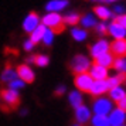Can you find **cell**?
I'll return each instance as SVG.
<instances>
[{
  "label": "cell",
  "instance_id": "6da1fadb",
  "mask_svg": "<svg viewBox=\"0 0 126 126\" xmlns=\"http://www.w3.org/2000/svg\"><path fill=\"white\" fill-rule=\"evenodd\" d=\"M0 99L3 101L1 109L4 112H10L18 108L20 105V95L17 91H13L10 88H3L0 89Z\"/></svg>",
  "mask_w": 126,
  "mask_h": 126
},
{
  "label": "cell",
  "instance_id": "7a4b0ae2",
  "mask_svg": "<svg viewBox=\"0 0 126 126\" xmlns=\"http://www.w3.org/2000/svg\"><path fill=\"white\" fill-rule=\"evenodd\" d=\"M41 24L46 26L48 30H51L54 34H63L65 31V24H64L63 16L58 13H47L44 17L41 18Z\"/></svg>",
  "mask_w": 126,
  "mask_h": 126
},
{
  "label": "cell",
  "instance_id": "3957f363",
  "mask_svg": "<svg viewBox=\"0 0 126 126\" xmlns=\"http://www.w3.org/2000/svg\"><path fill=\"white\" fill-rule=\"evenodd\" d=\"M91 60L84 55V54H77L72 57V60L69 61L68 67H69V71L72 72L74 75H78V74H85L89 71L91 68Z\"/></svg>",
  "mask_w": 126,
  "mask_h": 126
},
{
  "label": "cell",
  "instance_id": "277c9868",
  "mask_svg": "<svg viewBox=\"0 0 126 126\" xmlns=\"http://www.w3.org/2000/svg\"><path fill=\"white\" fill-rule=\"evenodd\" d=\"M112 106H113V102L108 99V98H95L94 99V103H92V110L95 115H102V116H108L110 112H112Z\"/></svg>",
  "mask_w": 126,
  "mask_h": 126
},
{
  "label": "cell",
  "instance_id": "5b68a950",
  "mask_svg": "<svg viewBox=\"0 0 126 126\" xmlns=\"http://www.w3.org/2000/svg\"><path fill=\"white\" fill-rule=\"evenodd\" d=\"M92 84H94V79L89 75V72H85V74H78L74 77V85L77 88V91H79L81 94L85 92L88 94L89 89H91Z\"/></svg>",
  "mask_w": 126,
  "mask_h": 126
},
{
  "label": "cell",
  "instance_id": "8992f818",
  "mask_svg": "<svg viewBox=\"0 0 126 126\" xmlns=\"http://www.w3.org/2000/svg\"><path fill=\"white\" fill-rule=\"evenodd\" d=\"M16 72H17V78L21 79L24 84H33L35 79L34 71L27 64H20V65H17L16 67Z\"/></svg>",
  "mask_w": 126,
  "mask_h": 126
},
{
  "label": "cell",
  "instance_id": "52a82bcc",
  "mask_svg": "<svg viewBox=\"0 0 126 126\" xmlns=\"http://www.w3.org/2000/svg\"><path fill=\"white\" fill-rule=\"evenodd\" d=\"M109 48H110V43L105 38H99L98 41H95L94 44L89 48V52H91V57L95 60L99 55H102L105 52H109Z\"/></svg>",
  "mask_w": 126,
  "mask_h": 126
},
{
  "label": "cell",
  "instance_id": "ba28073f",
  "mask_svg": "<svg viewBox=\"0 0 126 126\" xmlns=\"http://www.w3.org/2000/svg\"><path fill=\"white\" fill-rule=\"evenodd\" d=\"M41 24V18L40 16L37 14L35 12H31L27 14V17L24 18L23 21V30L26 31V33H29V34H31L33 31H34L38 26Z\"/></svg>",
  "mask_w": 126,
  "mask_h": 126
},
{
  "label": "cell",
  "instance_id": "9c48e42d",
  "mask_svg": "<svg viewBox=\"0 0 126 126\" xmlns=\"http://www.w3.org/2000/svg\"><path fill=\"white\" fill-rule=\"evenodd\" d=\"M110 54L115 58H126V38L123 40H113L109 48Z\"/></svg>",
  "mask_w": 126,
  "mask_h": 126
},
{
  "label": "cell",
  "instance_id": "30bf717a",
  "mask_svg": "<svg viewBox=\"0 0 126 126\" xmlns=\"http://www.w3.org/2000/svg\"><path fill=\"white\" fill-rule=\"evenodd\" d=\"M75 120H77V123H79V125H86L88 122H91V109L88 108L86 105H81L78 108L75 109Z\"/></svg>",
  "mask_w": 126,
  "mask_h": 126
},
{
  "label": "cell",
  "instance_id": "8fae6325",
  "mask_svg": "<svg viewBox=\"0 0 126 126\" xmlns=\"http://www.w3.org/2000/svg\"><path fill=\"white\" fill-rule=\"evenodd\" d=\"M108 92H109V86L106 81H94V84H92L88 94L94 98H101L102 95L108 94Z\"/></svg>",
  "mask_w": 126,
  "mask_h": 126
},
{
  "label": "cell",
  "instance_id": "7c38bea8",
  "mask_svg": "<svg viewBox=\"0 0 126 126\" xmlns=\"http://www.w3.org/2000/svg\"><path fill=\"white\" fill-rule=\"evenodd\" d=\"M108 119H109V126H123L126 122V112H123L118 108L112 109Z\"/></svg>",
  "mask_w": 126,
  "mask_h": 126
},
{
  "label": "cell",
  "instance_id": "4fadbf2b",
  "mask_svg": "<svg viewBox=\"0 0 126 126\" xmlns=\"http://www.w3.org/2000/svg\"><path fill=\"white\" fill-rule=\"evenodd\" d=\"M109 69L108 68H103L101 65H96V64H92L91 68H89V75L92 77L94 81H106L109 77Z\"/></svg>",
  "mask_w": 126,
  "mask_h": 126
},
{
  "label": "cell",
  "instance_id": "5bb4252c",
  "mask_svg": "<svg viewBox=\"0 0 126 126\" xmlns=\"http://www.w3.org/2000/svg\"><path fill=\"white\" fill-rule=\"evenodd\" d=\"M108 31L115 40H123V38H126V30L120 24L116 23V21H112V23L109 24Z\"/></svg>",
  "mask_w": 126,
  "mask_h": 126
},
{
  "label": "cell",
  "instance_id": "9a60e30c",
  "mask_svg": "<svg viewBox=\"0 0 126 126\" xmlns=\"http://www.w3.org/2000/svg\"><path fill=\"white\" fill-rule=\"evenodd\" d=\"M113 63H115V57L110 54V51L105 52V54H102V55H99L98 58H95V60H94V64L101 65V67H103V68H108V69L113 67Z\"/></svg>",
  "mask_w": 126,
  "mask_h": 126
},
{
  "label": "cell",
  "instance_id": "2e32d148",
  "mask_svg": "<svg viewBox=\"0 0 126 126\" xmlns=\"http://www.w3.org/2000/svg\"><path fill=\"white\" fill-rule=\"evenodd\" d=\"M68 6V0H50L46 4L47 13H58Z\"/></svg>",
  "mask_w": 126,
  "mask_h": 126
},
{
  "label": "cell",
  "instance_id": "e0dca14e",
  "mask_svg": "<svg viewBox=\"0 0 126 126\" xmlns=\"http://www.w3.org/2000/svg\"><path fill=\"white\" fill-rule=\"evenodd\" d=\"M17 78V72H16V68H13L10 64H6V67H4V69L1 71V75H0V79H1V82H6L7 85L12 82V81H14Z\"/></svg>",
  "mask_w": 126,
  "mask_h": 126
},
{
  "label": "cell",
  "instance_id": "ac0fdd59",
  "mask_svg": "<svg viewBox=\"0 0 126 126\" xmlns=\"http://www.w3.org/2000/svg\"><path fill=\"white\" fill-rule=\"evenodd\" d=\"M106 82H108L109 89H112L115 86H120L122 84H126V74L125 72H116L112 77H108Z\"/></svg>",
  "mask_w": 126,
  "mask_h": 126
},
{
  "label": "cell",
  "instance_id": "d6986e66",
  "mask_svg": "<svg viewBox=\"0 0 126 126\" xmlns=\"http://www.w3.org/2000/svg\"><path fill=\"white\" fill-rule=\"evenodd\" d=\"M92 12H94V14H95L98 18H101V20H109V18L113 16V14H112V10H109L108 7L103 6V4L95 6L92 9Z\"/></svg>",
  "mask_w": 126,
  "mask_h": 126
},
{
  "label": "cell",
  "instance_id": "ffe728a7",
  "mask_svg": "<svg viewBox=\"0 0 126 126\" xmlns=\"http://www.w3.org/2000/svg\"><path fill=\"white\" fill-rule=\"evenodd\" d=\"M126 96V89L123 86H115L112 89H109V99L112 101V102L118 103L120 99H123Z\"/></svg>",
  "mask_w": 126,
  "mask_h": 126
},
{
  "label": "cell",
  "instance_id": "44dd1931",
  "mask_svg": "<svg viewBox=\"0 0 126 126\" xmlns=\"http://www.w3.org/2000/svg\"><path fill=\"white\" fill-rule=\"evenodd\" d=\"M68 101H69V105L74 109H77L78 106H81V105H84V98H82V94H81L79 91L69 92Z\"/></svg>",
  "mask_w": 126,
  "mask_h": 126
},
{
  "label": "cell",
  "instance_id": "7402d4cb",
  "mask_svg": "<svg viewBox=\"0 0 126 126\" xmlns=\"http://www.w3.org/2000/svg\"><path fill=\"white\" fill-rule=\"evenodd\" d=\"M46 30H47L46 26L40 24V26H38V27H37V29L30 34V41H33L34 44L41 43V41H43V37H44V34H46Z\"/></svg>",
  "mask_w": 126,
  "mask_h": 126
},
{
  "label": "cell",
  "instance_id": "603a6c76",
  "mask_svg": "<svg viewBox=\"0 0 126 126\" xmlns=\"http://www.w3.org/2000/svg\"><path fill=\"white\" fill-rule=\"evenodd\" d=\"M64 24L65 26H71V27H75L77 24L81 21V14L79 13H68L63 17Z\"/></svg>",
  "mask_w": 126,
  "mask_h": 126
},
{
  "label": "cell",
  "instance_id": "cb8c5ba5",
  "mask_svg": "<svg viewBox=\"0 0 126 126\" xmlns=\"http://www.w3.org/2000/svg\"><path fill=\"white\" fill-rule=\"evenodd\" d=\"M81 24H82V29H95V26L98 24L96 18L94 14H85L81 17Z\"/></svg>",
  "mask_w": 126,
  "mask_h": 126
},
{
  "label": "cell",
  "instance_id": "d4e9b609",
  "mask_svg": "<svg viewBox=\"0 0 126 126\" xmlns=\"http://www.w3.org/2000/svg\"><path fill=\"white\" fill-rule=\"evenodd\" d=\"M71 35H72V38L75 41H84L86 40V37H88V33H86L85 29H79V27H72L71 30Z\"/></svg>",
  "mask_w": 126,
  "mask_h": 126
},
{
  "label": "cell",
  "instance_id": "484cf974",
  "mask_svg": "<svg viewBox=\"0 0 126 126\" xmlns=\"http://www.w3.org/2000/svg\"><path fill=\"white\" fill-rule=\"evenodd\" d=\"M91 125L92 126H109V119L108 116L95 115L94 118H91Z\"/></svg>",
  "mask_w": 126,
  "mask_h": 126
},
{
  "label": "cell",
  "instance_id": "4316f807",
  "mask_svg": "<svg viewBox=\"0 0 126 126\" xmlns=\"http://www.w3.org/2000/svg\"><path fill=\"white\" fill-rule=\"evenodd\" d=\"M48 63H50V58L46 54H37V55H34V64L37 67H40V68L47 67Z\"/></svg>",
  "mask_w": 126,
  "mask_h": 126
},
{
  "label": "cell",
  "instance_id": "83f0119b",
  "mask_svg": "<svg viewBox=\"0 0 126 126\" xmlns=\"http://www.w3.org/2000/svg\"><path fill=\"white\" fill-rule=\"evenodd\" d=\"M112 68L116 72H125L126 74V58H115V63Z\"/></svg>",
  "mask_w": 126,
  "mask_h": 126
},
{
  "label": "cell",
  "instance_id": "f1b7e54d",
  "mask_svg": "<svg viewBox=\"0 0 126 126\" xmlns=\"http://www.w3.org/2000/svg\"><path fill=\"white\" fill-rule=\"evenodd\" d=\"M95 33H96L98 35H101V37H105V35H108L109 34V31H108V24H105V23H98L96 26H95Z\"/></svg>",
  "mask_w": 126,
  "mask_h": 126
},
{
  "label": "cell",
  "instance_id": "f546056e",
  "mask_svg": "<svg viewBox=\"0 0 126 126\" xmlns=\"http://www.w3.org/2000/svg\"><path fill=\"white\" fill-rule=\"evenodd\" d=\"M54 33H52L51 30H46V34H44V37H43V44L46 47H50L52 44V41H54Z\"/></svg>",
  "mask_w": 126,
  "mask_h": 126
},
{
  "label": "cell",
  "instance_id": "4dcf8cb0",
  "mask_svg": "<svg viewBox=\"0 0 126 126\" xmlns=\"http://www.w3.org/2000/svg\"><path fill=\"white\" fill-rule=\"evenodd\" d=\"M24 85H26V84H24L23 81L18 79V78H16L14 81H12V82L9 84V88H10V89H13V91H18V89H21Z\"/></svg>",
  "mask_w": 126,
  "mask_h": 126
},
{
  "label": "cell",
  "instance_id": "1f68e13d",
  "mask_svg": "<svg viewBox=\"0 0 126 126\" xmlns=\"http://www.w3.org/2000/svg\"><path fill=\"white\" fill-rule=\"evenodd\" d=\"M113 21H116L118 24H120L123 29L126 30V13L123 14V16H119V17H115L113 18Z\"/></svg>",
  "mask_w": 126,
  "mask_h": 126
},
{
  "label": "cell",
  "instance_id": "d6a6232c",
  "mask_svg": "<svg viewBox=\"0 0 126 126\" xmlns=\"http://www.w3.org/2000/svg\"><path fill=\"white\" fill-rule=\"evenodd\" d=\"M23 47H24V50H26V51H33V50H34V47H35V44L33 43V41H30V38H29L27 41H24Z\"/></svg>",
  "mask_w": 126,
  "mask_h": 126
},
{
  "label": "cell",
  "instance_id": "836d02e7",
  "mask_svg": "<svg viewBox=\"0 0 126 126\" xmlns=\"http://www.w3.org/2000/svg\"><path fill=\"white\" fill-rule=\"evenodd\" d=\"M113 13H116V17H119V16H123L125 14V7L123 6H115L113 12H112V14Z\"/></svg>",
  "mask_w": 126,
  "mask_h": 126
},
{
  "label": "cell",
  "instance_id": "e575fe53",
  "mask_svg": "<svg viewBox=\"0 0 126 126\" xmlns=\"http://www.w3.org/2000/svg\"><path fill=\"white\" fill-rule=\"evenodd\" d=\"M116 106H118V109H120V110L126 112V96L123 98V99H120L119 102L116 103Z\"/></svg>",
  "mask_w": 126,
  "mask_h": 126
},
{
  "label": "cell",
  "instance_id": "d590c367",
  "mask_svg": "<svg viewBox=\"0 0 126 126\" xmlns=\"http://www.w3.org/2000/svg\"><path fill=\"white\" fill-rule=\"evenodd\" d=\"M64 92H65V86L61 85V86H58L57 89H55V92H54V94H55L57 96H61V95L64 94Z\"/></svg>",
  "mask_w": 126,
  "mask_h": 126
},
{
  "label": "cell",
  "instance_id": "8d00e7d4",
  "mask_svg": "<svg viewBox=\"0 0 126 126\" xmlns=\"http://www.w3.org/2000/svg\"><path fill=\"white\" fill-rule=\"evenodd\" d=\"M92 1H99V3H108L106 0H92Z\"/></svg>",
  "mask_w": 126,
  "mask_h": 126
},
{
  "label": "cell",
  "instance_id": "74e56055",
  "mask_svg": "<svg viewBox=\"0 0 126 126\" xmlns=\"http://www.w3.org/2000/svg\"><path fill=\"white\" fill-rule=\"evenodd\" d=\"M106 1H108V3H112V1H116V0H106Z\"/></svg>",
  "mask_w": 126,
  "mask_h": 126
},
{
  "label": "cell",
  "instance_id": "f35d334b",
  "mask_svg": "<svg viewBox=\"0 0 126 126\" xmlns=\"http://www.w3.org/2000/svg\"><path fill=\"white\" fill-rule=\"evenodd\" d=\"M72 126H82V125H79V123H74Z\"/></svg>",
  "mask_w": 126,
  "mask_h": 126
},
{
  "label": "cell",
  "instance_id": "ab89813d",
  "mask_svg": "<svg viewBox=\"0 0 126 126\" xmlns=\"http://www.w3.org/2000/svg\"><path fill=\"white\" fill-rule=\"evenodd\" d=\"M123 126H125V125H123Z\"/></svg>",
  "mask_w": 126,
  "mask_h": 126
}]
</instances>
